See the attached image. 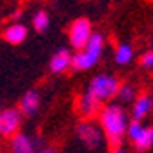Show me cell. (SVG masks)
Returning <instances> with one entry per match:
<instances>
[{
    "instance_id": "obj_1",
    "label": "cell",
    "mask_w": 153,
    "mask_h": 153,
    "mask_svg": "<svg viewBox=\"0 0 153 153\" xmlns=\"http://www.w3.org/2000/svg\"><path fill=\"white\" fill-rule=\"evenodd\" d=\"M126 128H128V117L122 106L108 104L106 108L100 109V129L113 149L120 148V142L126 135Z\"/></svg>"
},
{
    "instance_id": "obj_2",
    "label": "cell",
    "mask_w": 153,
    "mask_h": 153,
    "mask_svg": "<svg viewBox=\"0 0 153 153\" xmlns=\"http://www.w3.org/2000/svg\"><path fill=\"white\" fill-rule=\"evenodd\" d=\"M104 51V36L100 33H93L89 36L88 44L84 46V49L76 51L71 56V66L76 71H84V69H91L95 64L100 60Z\"/></svg>"
},
{
    "instance_id": "obj_3",
    "label": "cell",
    "mask_w": 153,
    "mask_h": 153,
    "mask_svg": "<svg viewBox=\"0 0 153 153\" xmlns=\"http://www.w3.org/2000/svg\"><path fill=\"white\" fill-rule=\"evenodd\" d=\"M119 88H120V82L115 79V76H111V75H97V76L91 79L88 93L100 104V102H108L109 99L117 97Z\"/></svg>"
},
{
    "instance_id": "obj_4",
    "label": "cell",
    "mask_w": 153,
    "mask_h": 153,
    "mask_svg": "<svg viewBox=\"0 0 153 153\" xmlns=\"http://www.w3.org/2000/svg\"><path fill=\"white\" fill-rule=\"evenodd\" d=\"M22 124V113L16 108L0 109V137H15Z\"/></svg>"
},
{
    "instance_id": "obj_5",
    "label": "cell",
    "mask_w": 153,
    "mask_h": 153,
    "mask_svg": "<svg viewBox=\"0 0 153 153\" xmlns=\"http://www.w3.org/2000/svg\"><path fill=\"white\" fill-rule=\"evenodd\" d=\"M76 135H79L80 142H84L91 149L99 148L104 142V133H102L100 126H97L91 120H84V122H80L76 126Z\"/></svg>"
},
{
    "instance_id": "obj_6",
    "label": "cell",
    "mask_w": 153,
    "mask_h": 153,
    "mask_svg": "<svg viewBox=\"0 0 153 153\" xmlns=\"http://www.w3.org/2000/svg\"><path fill=\"white\" fill-rule=\"evenodd\" d=\"M93 35L91 31V22L88 18H76L69 27V42L75 49H84V46L88 44L89 36Z\"/></svg>"
},
{
    "instance_id": "obj_7",
    "label": "cell",
    "mask_w": 153,
    "mask_h": 153,
    "mask_svg": "<svg viewBox=\"0 0 153 153\" xmlns=\"http://www.w3.org/2000/svg\"><path fill=\"white\" fill-rule=\"evenodd\" d=\"M38 108H40V95H38L35 89H29L27 93H24V97L20 100V111L22 115H26V117H33V115H36Z\"/></svg>"
},
{
    "instance_id": "obj_8",
    "label": "cell",
    "mask_w": 153,
    "mask_h": 153,
    "mask_svg": "<svg viewBox=\"0 0 153 153\" xmlns=\"http://www.w3.org/2000/svg\"><path fill=\"white\" fill-rule=\"evenodd\" d=\"M71 66V51L68 48H60L59 51H55L49 62V69L53 73H64Z\"/></svg>"
},
{
    "instance_id": "obj_9",
    "label": "cell",
    "mask_w": 153,
    "mask_h": 153,
    "mask_svg": "<svg viewBox=\"0 0 153 153\" xmlns=\"http://www.w3.org/2000/svg\"><path fill=\"white\" fill-rule=\"evenodd\" d=\"M151 111V97L149 95H140V97L135 99L133 102V120L135 122H140L144 117H148Z\"/></svg>"
},
{
    "instance_id": "obj_10",
    "label": "cell",
    "mask_w": 153,
    "mask_h": 153,
    "mask_svg": "<svg viewBox=\"0 0 153 153\" xmlns=\"http://www.w3.org/2000/svg\"><path fill=\"white\" fill-rule=\"evenodd\" d=\"M99 108H100V104L95 100L91 95L86 91L82 97H80V100H79V113L82 115V117H86V119H91V117H95V115L99 113Z\"/></svg>"
},
{
    "instance_id": "obj_11",
    "label": "cell",
    "mask_w": 153,
    "mask_h": 153,
    "mask_svg": "<svg viewBox=\"0 0 153 153\" xmlns=\"http://www.w3.org/2000/svg\"><path fill=\"white\" fill-rule=\"evenodd\" d=\"M35 142L24 135V133H16L11 140V153H35Z\"/></svg>"
},
{
    "instance_id": "obj_12",
    "label": "cell",
    "mask_w": 153,
    "mask_h": 153,
    "mask_svg": "<svg viewBox=\"0 0 153 153\" xmlns=\"http://www.w3.org/2000/svg\"><path fill=\"white\" fill-rule=\"evenodd\" d=\"M26 36H27V27L24 24H13L9 26L6 31H4V38H6V42L16 46V44H22L26 40Z\"/></svg>"
},
{
    "instance_id": "obj_13",
    "label": "cell",
    "mask_w": 153,
    "mask_h": 153,
    "mask_svg": "<svg viewBox=\"0 0 153 153\" xmlns=\"http://www.w3.org/2000/svg\"><path fill=\"white\" fill-rule=\"evenodd\" d=\"M133 60V48L131 44H120L115 51V62L119 66H126Z\"/></svg>"
},
{
    "instance_id": "obj_14",
    "label": "cell",
    "mask_w": 153,
    "mask_h": 153,
    "mask_svg": "<svg viewBox=\"0 0 153 153\" xmlns=\"http://www.w3.org/2000/svg\"><path fill=\"white\" fill-rule=\"evenodd\" d=\"M151 144H153V129L149 126H144V131L140 133V137L135 140V148L139 151H146V149L151 148Z\"/></svg>"
},
{
    "instance_id": "obj_15",
    "label": "cell",
    "mask_w": 153,
    "mask_h": 153,
    "mask_svg": "<svg viewBox=\"0 0 153 153\" xmlns=\"http://www.w3.org/2000/svg\"><path fill=\"white\" fill-rule=\"evenodd\" d=\"M33 27H35L38 33L48 31V27H49V15H48L44 9L35 13V16H33Z\"/></svg>"
},
{
    "instance_id": "obj_16",
    "label": "cell",
    "mask_w": 153,
    "mask_h": 153,
    "mask_svg": "<svg viewBox=\"0 0 153 153\" xmlns=\"http://www.w3.org/2000/svg\"><path fill=\"white\" fill-rule=\"evenodd\" d=\"M117 97L122 100V102H131L135 100V88L131 84H120L119 91H117Z\"/></svg>"
},
{
    "instance_id": "obj_17",
    "label": "cell",
    "mask_w": 153,
    "mask_h": 153,
    "mask_svg": "<svg viewBox=\"0 0 153 153\" xmlns=\"http://www.w3.org/2000/svg\"><path fill=\"white\" fill-rule=\"evenodd\" d=\"M144 131V126L140 124V122H135V120H131V122H128V128H126V135L135 142L139 137H140V133Z\"/></svg>"
},
{
    "instance_id": "obj_18",
    "label": "cell",
    "mask_w": 153,
    "mask_h": 153,
    "mask_svg": "<svg viewBox=\"0 0 153 153\" xmlns=\"http://www.w3.org/2000/svg\"><path fill=\"white\" fill-rule=\"evenodd\" d=\"M140 66L146 68V69H151V68H153V53H151V51H146V53L140 56Z\"/></svg>"
},
{
    "instance_id": "obj_19",
    "label": "cell",
    "mask_w": 153,
    "mask_h": 153,
    "mask_svg": "<svg viewBox=\"0 0 153 153\" xmlns=\"http://www.w3.org/2000/svg\"><path fill=\"white\" fill-rule=\"evenodd\" d=\"M40 153H59V151H56V148H44Z\"/></svg>"
},
{
    "instance_id": "obj_20",
    "label": "cell",
    "mask_w": 153,
    "mask_h": 153,
    "mask_svg": "<svg viewBox=\"0 0 153 153\" xmlns=\"http://www.w3.org/2000/svg\"><path fill=\"white\" fill-rule=\"evenodd\" d=\"M111 153H126V151H124V149H122V148H117V149H113V151H111Z\"/></svg>"
},
{
    "instance_id": "obj_21",
    "label": "cell",
    "mask_w": 153,
    "mask_h": 153,
    "mask_svg": "<svg viewBox=\"0 0 153 153\" xmlns=\"http://www.w3.org/2000/svg\"><path fill=\"white\" fill-rule=\"evenodd\" d=\"M0 109H2V104H0Z\"/></svg>"
},
{
    "instance_id": "obj_22",
    "label": "cell",
    "mask_w": 153,
    "mask_h": 153,
    "mask_svg": "<svg viewBox=\"0 0 153 153\" xmlns=\"http://www.w3.org/2000/svg\"><path fill=\"white\" fill-rule=\"evenodd\" d=\"M0 153H2V151H0Z\"/></svg>"
}]
</instances>
